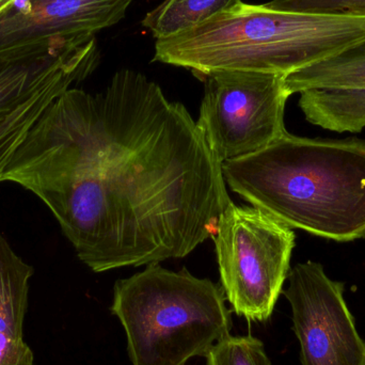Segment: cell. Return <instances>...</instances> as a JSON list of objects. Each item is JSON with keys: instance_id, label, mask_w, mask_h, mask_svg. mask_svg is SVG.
Returning <instances> with one entry per match:
<instances>
[{"instance_id": "6da1fadb", "label": "cell", "mask_w": 365, "mask_h": 365, "mask_svg": "<svg viewBox=\"0 0 365 365\" xmlns=\"http://www.w3.org/2000/svg\"><path fill=\"white\" fill-rule=\"evenodd\" d=\"M34 192L92 272L182 259L232 203L222 167L186 107L136 71L104 91L58 96L2 182Z\"/></svg>"}, {"instance_id": "7a4b0ae2", "label": "cell", "mask_w": 365, "mask_h": 365, "mask_svg": "<svg viewBox=\"0 0 365 365\" xmlns=\"http://www.w3.org/2000/svg\"><path fill=\"white\" fill-rule=\"evenodd\" d=\"M221 167L234 192L291 229L340 242L365 240V140L287 133Z\"/></svg>"}, {"instance_id": "3957f363", "label": "cell", "mask_w": 365, "mask_h": 365, "mask_svg": "<svg viewBox=\"0 0 365 365\" xmlns=\"http://www.w3.org/2000/svg\"><path fill=\"white\" fill-rule=\"evenodd\" d=\"M365 42V17L287 12L242 2L156 40L153 61L199 78L220 71L287 75Z\"/></svg>"}, {"instance_id": "277c9868", "label": "cell", "mask_w": 365, "mask_h": 365, "mask_svg": "<svg viewBox=\"0 0 365 365\" xmlns=\"http://www.w3.org/2000/svg\"><path fill=\"white\" fill-rule=\"evenodd\" d=\"M111 312L120 319L133 365H186L230 334L222 287L158 263L117 281Z\"/></svg>"}, {"instance_id": "5b68a950", "label": "cell", "mask_w": 365, "mask_h": 365, "mask_svg": "<svg viewBox=\"0 0 365 365\" xmlns=\"http://www.w3.org/2000/svg\"><path fill=\"white\" fill-rule=\"evenodd\" d=\"M212 240L221 287L235 314L249 322L267 321L291 270L293 229L259 208L232 202Z\"/></svg>"}, {"instance_id": "8992f818", "label": "cell", "mask_w": 365, "mask_h": 365, "mask_svg": "<svg viewBox=\"0 0 365 365\" xmlns=\"http://www.w3.org/2000/svg\"><path fill=\"white\" fill-rule=\"evenodd\" d=\"M204 81L195 123L221 165L257 153L287 134L284 110L291 94L284 75L220 71Z\"/></svg>"}, {"instance_id": "52a82bcc", "label": "cell", "mask_w": 365, "mask_h": 365, "mask_svg": "<svg viewBox=\"0 0 365 365\" xmlns=\"http://www.w3.org/2000/svg\"><path fill=\"white\" fill-rule=\"evenodd\" d=\"M282 291L292 309L302 365H365V341L344 298V283L332 280L317 262L289 270Z\"/></svg>"}, {"instance_id": "ba28073f", "label": "cell", "mask_w": 365, "mask_h": 365, "mask_svg": "<svg viewBox=\"0 0 365 365\" xmlns=\"http://www.w3.org/2000/svg\"><path fill=\"white\" fill-rule=\"evenodd\" d=\"M134 0H13L0 14V59L61 38L96 36L125 17Z\"/></svg>"}, {"instance_id": "9c48e42d", "label": "cell", "mask_w": 365, "mask_h": 365, "mask_svg": "<svg viewBox=\"0 0 365 365\" xmlns=\"http://www.w3.org/2000/svg\"><path fill=\"white\" fill-rule=\"evenodd\" d=\"M100 60L96 36L57 40L21 55L0 59V119L62 83L77 85Z\"/></svg>"}, {"instance_id": "30bf717a", "label": "cell", "mask_w": 365, "mask_h": 365, "mask_svg": "<svg viewBox=\"0 0 365 365\" xmlns=\"http://www.w3.org/2000/svg\"><path fill=\"white\" fill-rule=\"evenodd\" d=\"M34 274V267L0 234V365H34V351L24 339Z\"/></svg>"}, {"instance_id": "8fae6325", "label": "cell", "mask_w": 365, "mask_h": 365, "mask_svg": "<svg viewBox=\"0 0 365 365\" xmlns=\"http://www.w3.org/2000/svg\"><path fill=\"white\" fill-rule=\"evenodd\" d=\"M300 109L313 125L336 133L365 128V88H321L300 92Z\"/></svg>"}, {"instance_id": "7c38bea8", "label": "cell", "mask_w": 365, "mask_h": 365, "mask_svg": "<svg viewBox=\"0 0 365 365\" xmlns=\"http://www.w3.org/2000/svg\"><path fill=\"white\" fill-rule=\"evenodd\" d=\"M289 93L321 88H365V42L285 76Z\"/></svg>"}, {"instance_id": "4fadbf2b", "label": "cell", "mask_w": 365, "mask_h": 365, "mask_svg": "<svg viewBox=\"0 0 365 365\" xmlns=\"http://www.w3.org/2000/svg\"><path fill=\"white\" fill-rule=\"evenodd\" d=\"M242 2V0H164L145 15L143 26L152 32L156 40H160L195 28Z\"/></svg>"}, {"instance_id": "5bb4252c", "label": "cell", "mask_w": 365, "mask_h": 365, "mask_svg": "<svg viewBox=\"0 0 365 365\" xmlns=\"http://www.w3.org/2000/svg\"><path fill=\"white\" fill-rule=\"evenodd\" d=\"M71 88V83L51 88L0 119V182L9 162L36 120L58 96Z\"/></svg>"}, {"instance_id": "9a60e30c", "label": "cell", "mask_w": 365, "mask_h": 365, "mask_svg": "<svg viewBox=\"0 0 365 365\" xmlns=\"http://www.w3.org/2000/svg\"><path fill=\"white\" fill-rule=\"evenodd\" d=\"M205 359V365H272L263 342L250 334H227L210 349Z\"/></svg>"}, {"instance_id": "2e32d148", "label": "cell", "mask_w": 365, "mask_h": 365, "mask_svg": "<svg viewBox=\"0 0 365 365\" xmlns=\"http://www.w3.org/2000/svg\"><path fill=\"white\" fill-rule=\"evenodd\" d=\"M265 4L287 12L365 17V0H272Z\"/></svg>"}, {"instance_id": "e0dca14e", "label": "cell", "mask_w": 365, "mask_h": 365, "mask_svg": "<svg viewBox=\"0 0 365 365\" xmlns=\"http://www.w3.org/2000/svg\"><path fill=\"white\" fill-rule=\"evenodd\" d=\"M13 0H0V14L12 4Z\"/></svg>"}]
</instances>
